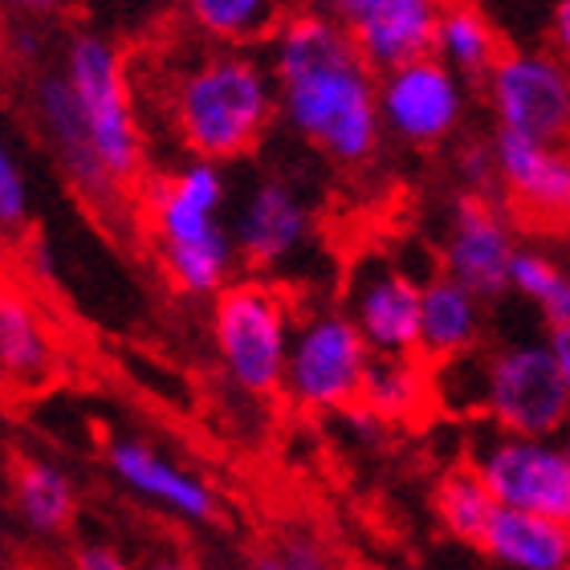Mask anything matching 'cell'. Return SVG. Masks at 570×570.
<instances>
[{
	"mask_svg": "<svg viewBox=\"0 0 570 570\" xmlns=\"http://www.w3.org/2000/svg\"><path fill=\"white\" fill-rule=\"evenodd\" d=\"M277 86V119L338 167H367L380 155V73L358 58L331 9L285 12L265 41Z\"/></svg>",
	"mask_w": 570,
	"mask_h": 570,
	"instance_id": "6da1fadb",
	"label": "cell"
},
{
	"mask_svg": "<svg viewBox=\"0 0 570 570\" xmlns=\"http://www.w3.org/2000/svg\"><path fill=\"white\" fill-rule=\"evenodd\" d=\"M164 119L188 159L233 164L262 147L277 119V86L253 49H196L164 78Z\"/></svg>",
	"mask_w": 570,
	"mask_h": 570,
	"instance_id": "7a4b0ae2",
	"label": "cell"
},
{
	"mask_svg": "<svg viewBox=\"0 0 570 570\" xmlns=\"http://www.w3.org/2000/svg\"><path fill=\"white\" fill-rule=\"evenodd\" d=\"M61 73L78 98L86 139H90L102 176L122 196L135 191L142 184V167H147V139H142L139 107H135L127 53L102 33H73Z\"/></svg>",
	"mask_w": 570,
	"mask_h": 570,
	"instance_id": "3957f363",
	"label": "cell"
},
{
	"mask_svg": "<svg viewBox=\"0 0 570 570\" xmlns=\"http://www.w3.org/2000/svg\"><path fill=\"white\" fill-rule=\"evenodd\" d=\"M213 351L220 371L245 395H274L285 383L294 314L277 285L265 277H240L213 297L208 314Z\"/></svg>",
	"mask_w": 570,
	"mask_h": 570,
	"instance_id": "277c9868",
	"label": "cell"
},
{
	"mask_svg": "<svg viewBox=\"0 0 570 570\" xmlns=\"http://www.w3.org/2000/svg\"><path fill=\"white\" fill-rule=\"evenodd\" d=\"M371 367V346L346 309L322 306L294 322L282 392L306 412H351Z\"/></svg>",
	"mask_w": 570,
	"mask_h": 570,
	"instance_id": "5b68a950",
	"label": "cell"
},
{
	"mask_svg": "<svg viewBox=\"0 0 570 570\" xmlns=\"http://www.w3.org/2000/svg\"><path fill=\"white\" fill-rule=\"evenodd\" d=\"M481 412H489L505 436L525 440H550L570 424V395L547 338L489 351Z\"/></svg>",
	"mask_w": 570,
	"mask_h": 570,
	"instance_id": "8992f818",
	"label": "cell"
},
{
	"mask_svg": "<svg viewBox=\"0 0 570 570\" xmlns=\"http://www.w3.org/2000/svg\"><path fill=\"white\" fill-rule=\"evenodd\" d=\"M498 131L562 147L570 139V66L550 49H505L485 78Z\"/></svg>",
	"mask_w": 570,
	"mask_h": 570,
	"instance_id": "52a82bcc",
	"label": "cell"
},
{
	"mask_svg": "<svg viewBox=\"0 0 570 570\" xmlns=\"http://www.w3.org/2000/svg\"><path fill=\"white\" fill-rule=\"evenodd\" d=\"M228 200L225 171L204 159H184L179 167L142 184V216L151 225L159 257L233 245L220 208Z\"/></svg>",
	"mask_w": 570,
	"mask_h": 570,
	"instance_id": "ba28073f",
	"label": "cell"
},
{
	"mask_svg": "<svg viewBox=\"0 0 570 570\" xmlns=\"http://www.w3.org/2000/svg\"><path fill=\"white\" fill-rule=\"evenodd\" d=\"M473 469L498 505L570 530V440H525L501 432L476 452Z\"/></svg>",
	"mask_w": 570,
	"mask_h": 570,
	"instance_id": "9c48e42d",
	"label": "cell"
},
{
	"mask_svg": "<svg viewBox=\"0 0 570 570\" xmlns=\"http://www.w3.org/2000/svg\"><path fill=\"white\" fill-rule=\"evenodd\" d=\"M513 216L498 196L456 191L449 208V228L440 240V274L461 282L481 302H498L510 294V269L518 257Z\"/></svg>",
	"mask_w": 570,
	"mask_h": 570,
	"instance_id": "30bf717a",
	"label": "cell"
},
{
	"mask_svg": "<svg viewBox=\"0 0 570 570\" xmlns=\"http://www.w3.org/2000/svg\"><path fill=\"white\" fill-rule=\"evenodd\" d=\"M228 237H233L237 262L249 274H269L289 265L309 245L314 213L294 179L262 176L240 196L237 213L228 220Z\"/></svg>",
	"mask_w": 570,
	"mask_h": 570,
	"instance_id": "8fae6325",
	"label": "cell"
},
{
	"mask_svg": "<svg viewBox=\"0 0 570 570\" xmlns=\"http://www.w3.org/2000/svg\"><path fill=\"white\" fill-rule=\"evenodd\" d=\"M380 119L407 147H436L464 122V82L436 53L383 73Z\"/></svg>",
	"mask_w": 570,
	"mask_h": 570,
	"instance_id": "7c38bea8",
	"label": "cell"
},
{
	"mask_svg": "<svg viewBox=\"0 0 570 570\" xmlns=\"http://www.w3.org/2000/svg\"><path fill=\"white\" fill-rule=\"evenodd\" d=\"M420 289L416 277L392 257H367L346 282V318L355 322L371 355H420Z\"/></svg>",
	"mask_w": 570,
	"mask_h": 570,
	"instance_id": "4fadbf2b",
	"label": "cell"
},
{
	"mask_svg": "<svg viewBox=\"0 0 570 570\" xmlns=\"http://www.w3.org/2000/svg\"><path fill=\"white\" fill-rule=\"evenodd\" d=\"M331 12L358 49V58L380 78L432 58L436 49L440 4L432 0H338Z\"/></svg>",
	"mask_w": 570,
	"mask_h": 570,
	"instance_id": "5bb4252c",
	"label": "cell"
},
{
	"mask_svg": "<svg viewBox=\"0 0 570 570\" xmlns=\"http://www.w3.org/2000/svg\"><path fill=\"white\" fill-rule=\"evenodd\" d=\"M498 200L513 220L538 228H562L570 213V151L518 135L493 131Z\"/></svg>",
	"mask_w": 570,
	"mask_h": 570,
	"instance_id": "9a60e30c",
	"label": "cell"
},
{
	"mask_svg": "<svg viewBox=\"0 0 570 570\" xmlns=\"http://www.w3.org/2000/svg\"><path fill=\"white\" fill-rule=\"evenodd\" d=\"M33 107H37V122H41L49 147L58 155L61 171L70 176L73 188L82 191V200L95 204V208L127 200V196L115 191V184L102 176V167H98L95 151H90V139H86V127H82V110H78V98H73L66 73L49 70L37 78Z\"/></svg>",
	"mask_w": 570,
	"mask_h": 570,
	"instance_id": "2e32d148",
	"label": "cell"
},
{
	"mask_svg": "<svg viewBox=\"0 0 570 570\" xmlns=\"http://www.w3.org/2000/svg\"><path fill=\"white\" fill-rule=\"evenodd\" d=\"M107 461L122 485L135 489L139 498L155 501L159 510L184 518V522H213L216 510H220V501H216L213 485L204 476L188 473L184 464L155 452L142 440H115Z\"/></svg>",
	"mask_w": 570,
	"mask_h": 570,
	"instance_id": "e0dca14e",
	"label": "cell"
},
{
	"mask_svg": "<svg viewBox=\"0 0 570 570\" xmlns=\"http://www.w3.org/2000/svg\"><path fill=\"white\" fill-rule=\"evenodd\" d=\"M0 371L12 392H41L61 371L58 338L41 306L9 282H0Z\"/></svg>",
	"mask_w": 570,
	"mask_h": 570,
	"instance_id": "ac0fdd59",
	"label": "cell"
},
{
	"mask_svg": "<svg viewBox=\"0 0 570 570\" xmlns=\"http://www.w3.org/2000/svg\"><path fill=\"white\" fill-rule=\"evenodd\" d=\"M481 334H485V302L436 269L420 289V358L428 367L469 358L481 351Z\"/></svg>",
	"mask_w": 570,
	"mask_h": 570,
	"instance_id": "d6986e66",
	"label": "cell"
},
{
	"mask_svg": "<svg viewBox=\"0 0 570 570\" xmlns=\"http://www.w3.org/2000/svg\"><path fill=\"white\" fill-rule=\"evenodd\" d=\"M476 550L505 570H570L567 525H554L534 513L505 510V505H498Z\"/></svg>",
	"mask_w": 570,
	"mask_h": 570,
	"instance_id": "ffe728a7",
	"label": "cell"
},
{
	"mask_svg": "<svg viewBox=\"0 0 570 570\" xmlns=\"http://www.w3.org/2000/svg\"><path fill=\"white\" fill-rule=\"evenodd\" d=\"M436 404L432 367L420 355H371L367 380L358 392V404L383 428L412 424L424 416V407Z\"/></svg>",
	"mask_w": 570,
	"mask_h": 570,
	"instance_id": "44dd1931",
	"label": "cell"
},
{
	"mask_svg": "<svg viewBox=\"0 0 570 570\" xmlns=\"http://www.w3.org/2000/svg\"><path fill=\"white\" fill-rule=\"evenodd\" d=\"M9 485L21 522L37 534H66L78 518V489H73L70 473H61L58 464L41 461V456H17Z\"/></svg>",
	"mask_w": 570,
	"mask_h": 570,
	"instance_id": "7402d4cb",
	"label": "cell"
},
{
	"mask_svg": "<svg viewBox=\"0 0 570 570\" xmlns=\"http://www.w3.org/2000/svg\"><path fill=\"white\" fill-rule=\"evenodd\" d=\"M456 78L469 82H485L493 66L501 61L505 46H501L498 24L489 21L485 9L476 4H440V24H436V49H432Z\"/></svg>",
	"mask_w": 570,
	"mask_h": 570,
	"instance_id": "603a6c76",
	"label": "cell"
},
{
	"mask_svg": "<svg viewBox=\"0 0 570 570\" xmlns=\"http://www.w3.org/2000/svg\"><path fill=\"white\" fill-rule=\"evenodd\" d=\"M184 12L204 33V41L220 49H249L257 41L265 46L285 17L277 4L265 0H191Z\"/></svg>",
	"mask_w": 570,
	"mask_h": 570,
	"instance_id": "cb8c5ba5",
	"label": "cell"
},
{
	"mask_svg": "<svg viewBox=\"0 0 570 570\" xmlns=\"http://www.w3.org/2000/svg\"><path fill=\"white\" fill-rule=\"evenodd\" d=\"M432 510H436V522L444 525V534H452L456 542H469V547H481L493 513H498V501L489 493V485L476 476L473 464H456L436 481V493H432Z\"/></svg>",
	"mask_w": 570,
	"mask_h": 570,
	"instance_id": "d4e9b609",
	"label": "cell"
},
{
	"mask_svg": "<svg viewBox=\"0 0 570 570\" xmlns=\"http://www.w3.org/2000/svg\"><path fill=\"white\" fill-rule=\"evenodd\" d=\"M510 289L522 294L547 318V326H570V269L547 249H518L510 269Z\"/></svg>",
	"mask_w": 570,
	"mask_h": 570,
	"instance_id": "484cf974",
	"label": "cell"
},
{
	"mask_svg": "<svg viewBox=\"0 0 570 570\" xmlns=\"http://www.w3.org/2000/svg\"><path fill=\"white\" fill-rule=\"evenodd\" d=\"M245 570H343L331 542L314 530H277L262 538L253 554L245 559Z\"/></svg>",
	"mask_w": 570,
	"mask_h": 570,
	"instance_id": "4316f807",
	"label": "cell"
},
{
	"mask_svg": "<svg viewBox=\"0 0 570 570\" xmlns=\"http://www.w3.org/2000/svg\"><path fill=\"white\" fill-rule=\"evenodd\" d=\"M456 176L473 196H498V159H493V139H469L456 151Z\"/></svg>",
	"mask_w": 570,
	"mask_h": 570,
	"instance_id": "83f0119b",
	"label": "cell"
},
{
	"mask_svg": "<svg viewBox=\"0 0 570 570\" xmlns=\"http://www.w3.org/2000/svg\"><path fill=\"white\" fill-rule=\"evenodd\" d=\"M24 216H29V188H24V176L17 159L4 151L0 142V228H21Z\"/></svg>",
	"mask_w": 570,
	"mask_h": 570,
	"instance_id": "f1b7e54d",
	"label": "cell"
},
{
	"mask_svg": "<svg viewBox=\"0 0 570 570\" xmlns=\"http://www.w3.org/2000/svg\"><path fill=\"white\" fill-rule=\"evenodd\" d=\"M70 570H131V562L122 559L119 550L98 547V542H86V547L73 550Z\"/></svg>",
	"mask_w": 570,
	"mask_h": 570,
	"instance_id": "f546056e",
	"label": "cell"
},
{
	"mask_svg": "<svg viewBox=\"0 0 570 570\" xmlns=\"http://www.w3.org/2000/svg\"><path fill=\"white\" fill-rule=\"evenodd\" d=\"M550 53L570 66V0H559L550 9Z\"/></svg>",
	"mask_w": 570,
	"mask_h": 570,
	"instance_id": "4dcf8cb0",
	"label": "cell"
},
{
	"mask_svg": "<svg viewBox=\"0 0 570 570\" xmlns=\"http://www.w3.org/2000/svg\"><path fill=\"white\" fill-rule=\"evenodd\" d=\"M547 346H550V355H554V363H559V375L570 395V326H554V331L547 334Z\"/></svg>",
	"mask_w": 570,
	"mask_h": 570,
	"instance_id": "1f68e13d",
	"label": "cell"
},
{
	"mask_svg": "<svg viewBox=\"0 0 570 570\" xmlns=\"http://www.w3.org/2000/svg\"><path fill=\"white\" fill-rule=\"evenodd\" d=\"M147 570H191V562H184V559H155Z\"/></svg>",
	"mask_w": 570,
	"mask_h": 570,
	"instance_id": "d6a6232c",
	"label": "cell"
},
{
	"mask_svg": "<svg viewBox=\"0 0 570 570\" xmlns=\"http://www.w3.org/2000/svg\"><path fill=\"white\" fill-rule=\"evenodd\" d=\"M9 392H12V387H9V380H4V371H0V400H4Z\"/></svg>",
	"mask_w": 570,
	"mask_h": 570,
	"instance_id": "836d02e7",
	"label": "cell"
},
{
	"mask_svg": "<svg viewBox=\"0 0 570 570\" xmlns=\"http://www.w3.org/2000/svg\"><path fill=\"white\" fill-rule=\"evenodd\" d=\"M562 233H567V237H570V213H567V225H562Z\"/></svg>",
	"mask_w": 570,
	"mask_h": 570,
	"instance_id": "e575fe53",
	"label": "cell"
},
{
	"mask_svg": "<svg viewBox=\"0 0 570 570\" xmlns=\"http://www.w3.org/2000/svg\"><path fill=\"white\" fill-rule=\"evenodd\" d=\"M0 559H4V542H0Z\"/></svg>",
	"mask_w": 570,
	"mask_h": 570,
	"instance_id": "d590c367",
	"label": "cell"
}]
</instances>
